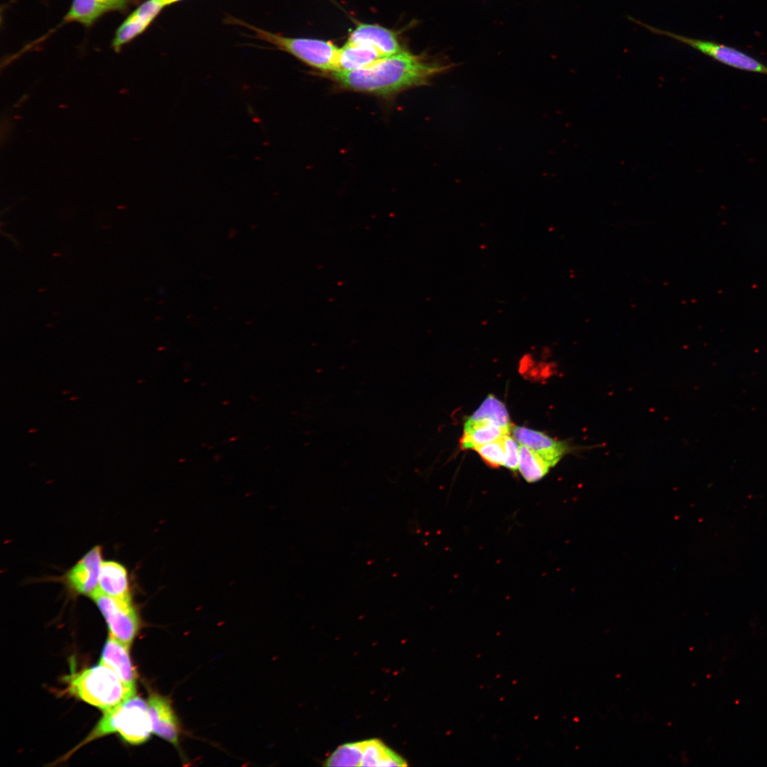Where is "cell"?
<instances>
[{"label": "cell", "instance_id": "obj_1", "mask_svg": "<svg viewBox=\"0 0 767 767\" xmlns=\"http://www.w3.org/2000/svg\"><path fill=\"white\" fill-rule=\"evenodd\" d=\"M452 66L453 64L442 59L416 55L404 49L382 58L366 67L335 71L331 74L332 78L345 89L388 96L426 85Z\"/></svg>", "mask_w": 767, "mask_h": 767}, {"label": "cell", "instance_id": "obj_2", "mask_svg": "<svg viewBox=\"0 0 767 767\" xmlns=\"http://www.w3.org/2000/svg\"><path fill=\"white\" fill-rule=\"evenodd\" d=\"M103 712L80 746L112 733H118L130 744L138 745L146 742L152 733L148 702L136 694Z\"/></svg>", "mask_w": 767, "mask_h": 767}, {"label": "cell", "instance_id": "obj_3", "mask_svg": "<svg viewBox=\"0 0 767 767\" xmlns=\"http://www.w3.org/2000/svg\"><path fill=\"white\" fill-rule=\"evenodd\" d=\"M67 682L70 694L103 712L136 694V687L124 684L114 671L100 663L70 675Z\"/></svg>", "mask_w": 767, "mask_h": 767}, {"label": "cell", "instance_id": "obj_4", "mask_svg": "<svg viewBox=\"0 0 767 767\" xmlns=\"http://www.w3.org/2000/svg\"><path fill=\"white\" fill-rule=\"evenodd\" d=\"M261 40L290 53L303 62L330 73L337 70L339 48L330 40L309 38H292L273 33L243 23Z\"/></svg>", "mask_w": 767, "mask_h": 767}, {"label": "cell", "instance_id": "obj_5", "mask_svg": "<svg viewBox=\"0 0 767 767\" xmlns=\"http://www.w3.org/2000/svg\"><path fill=\"white\" fill-rule=\"evenodd\" d=\"M629 20L653 33L666 36L685 44L729 67L767 75V66L754 57L732 47L717 42L694 38L664 31L630 17Z\"/></svg>", "mask_w": 767, "mask_h": 767}, {"label": "cell", "instance_id": "obj_6", "mask_svg": "<svg viewBox=\"0 0 767 767\" xmlns=\"http://www.w3.org/2000/svg\"><path fill=\"white\" fill-rule=\"evenodd\" d=\"M109 628V634L130 646L140 627V619L131 600L111 597L96 591L92 596Z\"/></svg>", "mask_w": 767, "mask_h": 767}, {"label": "cell", "instance_id": "obj_7", "mask_svg": "<svg viewBox=\"0 0 767 767\" xmlns=\"http://www.w3.org/2000/svg\"><path fill=\"white\" fill-rule=\"evenodd\" d=\"M102 553L100 546L94 547L67 571L64 581L70 591L92 596L97 590L103 562Z\"/></svg>", "mask_w": 767, "mask_h": 767}, {"label": "cell", "instance_id": "obj_8", "mask_svg": "<svg viewBox=\"0 0 767 767\" xmlns=\"http://www.w3.org/2000/svg\"><path fill=\"white\" fill-rule=\"evenodd\" d=\"M148 706L152 732L178 748L181 729L170 700L161 695L151 693L148 699Z\"/></svg>", "mask_w": 767, "mask_h": 767}, {"label": "cell", "instance_id": "obj_9", "mask_svg": "<svg viewBox=\"0 0 767 767\" xmlns=\"http://www.w3.org/2000/svg\"><path fill=\"white\" fill-rule=\"evenodd\" d=\"M347 41L372 46L384 58L404 50L396 33L378 24L358 23Z\"/></svg>", "mask_w": 767, "mask_h": 767}, {"label": "cell", "instance_id": "obj_10", "mask_svg": "<svg viewBox=\"0 0 767 767\" xmlns=\"http://www.w3.org/2000/svg\"><path fill=\"white\" fill-rule=\"evenodd\" d=\"M511 432L518 442L538 454L550 467L555 466L567 450L565 443L539 431L513 426Z\"/></svg>", "mask_w": 767, "mask_h": 767}, {"label": "cell", "instance_id": "obj_11", "mask_svg": "<svg viewBox=\"0 0 767 767\" xmlns=\"http://www.w3.org/2000/svg\"><path fill=\"white\" fill-rule=\"evenodd\" d=\"M129 648L109 634L99 663L111 668L126 685L136 687V673L130 658Z\"/></svg>", "mask_w": 767, "mask_h": 767}, {"label": "cell", "instance_id": "obj_12", "mask_svg": "<svg viewBox=\"0 0 767 767\" xmlns=\"http://www.w3.org/2000/svg\"><path fill=\"white\" fill-rule=\"evenodd\" d=\"M97 591L111 597L131 600L129 579L126 567L115 561L102 562Z\"/></svg>", "mask_w": 767, "mask_h": 767}, {"label": "cell", "instance_id": "obj_13", "mask_svg": "<svg viewBox=\"0 0 767 767\" xmlns=\"http://www.w3.org/2000/svg\"><path fill=\"white\" fill-rule=\"evenodd\" d=\"M129 0H73L65 19L91 25L106 12L123 10Z\"/></svg>", "mask_w": 767, "mask_h": 767}, {"label": "cell", "instance_id": "obj_14", "mask_svg": "<svg viewBox=\"0 0 767 767\" xmlns=\"http://www.w3.org/2000/svg\"><path fill=\"white\" fill-rule=\"evenodd\" d=\"M511 429L504 428L499 424L489 420H480L464 423V433L460 440L463 449H472L510 435Z\"/></svg>", "mask_w": 767, "mask_h": 767}, {"label": "cell", "instance_id": "obj_15", "mask_svg": "<svg viewBox=\"0 0 767 767\" xmlns=\"http://www.w3.org/2000/svg\"><path fill=\"white\" fill-rule=\"evenodd\" d=\"M384 58L374 47L347 41L339 48L336 71H351L366 67ZM335 72V71H334Z\"/></svg>", "mask_w": 767, "mask_h": 767}, {"label": "cell", "instance_id": "obj_16", "mask_svg": "<svg viewBox=\"0 0 767 767\" xmlns=\"http://www.w3.org/2000/svg\"><path fill=\"white\" fill-rule=\"evenodd\" d=\"M406 761L377 739L365 740L361 766H406Z\"/></svg>", "mask_w": 767, "mask_h": 767}, {"label": "cell", "instance_id": "obj_17", "mask_svg": "<svg viewBox=\"0 0 767 767\" xmlns=\"http://www.w3.org/2000/svg\"><path fill=\"white\" fill-rule=\"evenodd\" d=\"M550 468V465L535 452L523 445H519L518 469L528 482L540 480Z\"/></svg>", "mask_w": 767, "mask_h": 767}, {"label": "cell", "instance_id": "obj_18", "mask_svg": "<svg viewBox=\"0 0 767 767\" xmlns=\"http://www.w3.org/2000/svg\"><path fill=\"white\" fill-rule=\"evenodd\" d=\"M484 419L493 421L506 428L512 429L513 427L504 404L491 394L485 398L467 420L477 421Z\"/></svg>", "mask_w": 767, "mask_h": 767}, {"label": "cell", "instance_id": "obj_19", "mask_svg": "<svg viewBox=\"0 0 767 767\" xmlns=\"http://www.w3.org/2000/svg\"><path fill=\"white\" fill-rule=\"evenodd\" d=\"M365 740L339 746L325 760L326 766H361Z\"/></svg>", "mask_w": 767, "mask_h": 767}, {"label": "cell", "instance_id": "obj_20", "mask_svg": "<svg viewBox=\"0 0 767 767\" xmlns=\"http://www.w3.org/2000/svg\"><path fill=\"white\" fill-rule=\"evenodd\" d=\"M149 24L131 14L118 28L113 45L116 50L141 33Z\"/></svg>", "mask_w": 767, "mask_h": 767}, {"label": "cell", "instance_id": "obj_21", "mask_svg": "<svg viewBox=\"0 0 767 767\" xmlns=\"http://www.w3.org/2000/svg\"><path fill=\"white\" fill-rule=\"evenodd\" d=\"M504 436L498 440L479 445L475 450L482 457L483 460L492 467H498L503 465L505 447Z\"/></svg>", "mask_w": 767, "mask_h": 767}, {"label": "cell", "instance_id": "obj_22", "mask_svg": "<svg viewBox=\"0 0 767 767\" xmlns=\"http://www.w3.org/2000/svg\"><path fill=\"white\" fill-rule=\"evenodd\" d=\"M505 454L503 466L515 472L518 469L519 446L517 441L510 435L504 436Z\"/></svg>", "mask_w": 767, "mask_h": 767}, {"label": "cell", "instance_id": "obj_23", "mask_svg": "<svg viewBox=\"0 0 767 767\" xmlns=\"http://www.w3.org/2000/svg\"><path fill=\"white\" fill-rule=\"evenodd\" d=\"M164 6L161 0H148L141 4L132 14L140 20L150 24Z\"/></svg>", "mask_w": 767, "mask_h": 767}, {"label": "cell", "instance_id": "obj_24", "mask_svg": "<svg viewBox=\"0 0 767 767\" xmlns=\"http://www.w3.org/2000/svg\"><path fill=\"white\" fill-rule=\"evenodd\" d=\"M161 1L163 2V5L165 6H168V5L171 4L173 3L179 1L180 0H161Z\"/></svg>", "mask_w": 767, "mask_h": 767}]
</instances>
